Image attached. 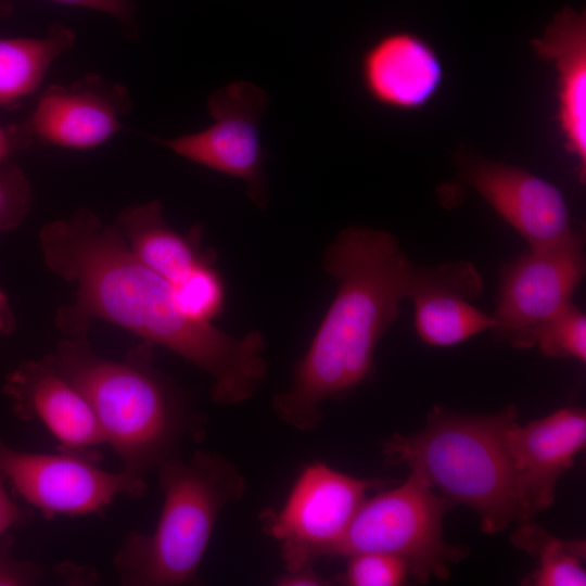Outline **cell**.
<instances>
[{
    "instance_id": "cell-1",
    "label": "cell",
    "mask_w": 586,
    "mask_h": 586,
    "mask_svg": "<svg viewBox=\"0 0 586 586\" xmlns=\"http://www.w3.org/2000/svg\"><path fill=\"white\" fill-rule=\"evenodd\" d=\"M39 243L48 268L75 289L74 303L55 317L67 337H84L93 319L126 329L207 373L211 398L221 406L251 399L265 381L264 335L234 336L187 316L175 286L136 256L116 225L82 207L47 222Z\"/></svg>"
},
{
    "instance_id": "cell-2",
    "label": "cell",
    "mask_w": 586,
    "mask_h": 586,
    "mask_svg": "<svg viewBox=\"0 0 586 586\" xmlns=\"http://www.w3.org/2000/svg\"><path fill=\"white\" fill-rule=\"evenodd\" d=\"M323 267L337 291L308 349L296 362L290 387L272 399L284 423L309 432L322 420V404L352 391L370 373L374 351L410 298L417 266L397 239L352 226L327 249Z\"/></svg>"
},
{
    "instance_id": "cell-3",
    "label": "cell",
    "mask_w": 586,
    "mask_h": 586,
    "mask_svg": "<svg viewBox=\"0 0 586 586\" xmlns=\"http://www.w3.org/2000/svg\"><path fill=\"white\" fill-rule=\"evenodd\" d=\"M152 348L143 342L113 360L93 352L85 337H67L52 354L59 371L86 397L123 471L139 479L177 456L184 440L202 434L186 394L154 367Z\"/></svg>"
},
{
    "instance_id": "cell-4",
    "label": "cell",
    "mask_w": 586,
    "mask_h": 586,
    "mask_svg": "<svg viewBox=\"0 0 586 586\" xmlns=\"http://www.w3.org/2000/svg\"><path fill=\"white\" fill-rule=\"evenodd\" d=\"M509 406L488 416L460 415L434 408L416 434H393L382 445L386 460L405 463L450 507L476 512L487 534L521 522V512L505 433L518 420Z\"/></svg>"
},
{
    "instance_id": "cell-5",
    "label": "cell",
    "mask_w": 586,
    "mask_h": 586,
    "mask_svg": "<svg viewBox=\"0 0 586 586\" xmlns=\"http://www.w3.org/2000/svg\"><path fill=\"white\" fill-rule=\"evenodd\" d=\"M155 470L164 498L156 527L130 533L114 566L127 586L192 584L220 513L244 495L246 480L232 461L205 450Z\"/></svg>"
},
{
    "instance_id": "cell-6",
    "label": "cell",
    "mask_w": 586,
    "mask_h": 586,
    "mask_svg": "<svg viewBox=\"0 0 586 586\" xmlns=\"http://www.w3.org/2000/svg\"><path fill=\"white\" fill-rule=\"evenodd\" d=\"M450 508L416 472L400 485L367 497L328 558L379 552L402 559L409 576L419 583L447 579L450 564L469 553L449 545L443 518Z\"/></svg>"
},
{
    "instance_id": "cell-7",
    "label": "cell",
    "mask_w": 586,
    "mask_h": 586,
    "mask_svg": "<svg viewBox=\"0 0 586 586\" xmlns=\"http://www.w3.org/2000/svg\"><path fill=\"white\" fill-rule=\"evenodd\" d=\"M314 461L300 472L283 506L265 511L263 527L279 545L285 571L329 557L368 493L387 484Z\"/></svg>"
},
{
    "instance_id": "cell-8",
    "label": "cell",
    "mask_w": 586,
    "mask_h": 586,
    "mask_svg": "<svg viewBox=\"0 0 586 586\" xmlns=\"http://www.w3.org/2000/svg\"><path fill=\"white\" fill-rule=\"evenodd\" d=\"M0 474L46 519L97 513L116 496L141 497L144 479L109 472L88 451L28 453L0 438Z\"/></svg>"
},
{
    "instance_id": "cell-9",
    "label": "cell",
    "mask_w": 586,
    "mask_h": 586,
    "mask_svg": "<svg viewBox=\"0 0 586 586\" xmlns=\"http://www.w3.org/2000/svg\"><path fill=\"white\" fill-rule=\"evenodd\" d=\"M268 105L267 93L249 81H234L207 99L209 127L170 139L153 140L177 155L243 180L249 199L265 209L268 202L259 122Z\"/></svg>"
},
{
    "instance_id": "cell-10",
    "label": "cell",
    "mask_w": 586,
    "mask_h": 586,
    "mask_svg": "<svg viewBox=\"0 0 586 586\" xmlns=\"http://www.w3.org/2000/svg\"><path fill=\"white\" fill-rule=\"evenodd\" d=\"M513 260L501 275L494 332L513 346H534L537 328L571 303L585 275L584 241L572 229Z\"/></svg>"
},
{
    "instance_id": "cell-11",
    "label": "cell",
    "mask_w": 586,
    "mask_h": 586,
    "mask_svg": "<svg viewBox=\"0 0 586 586\" xmlns=\"http://www.w3.org/2000/svg\"><path fill=\"white\" fill-rule=\"evenodd\" d=\"M132 107L126 86L88 73L69 85L47 87L22 124L33 142L88 150L119 132Z\"/></svg>"
},
{
    "instance_id": "cell-12",
    "label": "cell",
    "mask_w": 586,
    "mask_h": 586,
    "mask_svg": "<svg viewBox=\"0 0 586 586\" xmlns=\"http://www.w3.org/2000/svg\"><path fill=\"white\" fill-rule=\"evenodd\" d=\"M505 437L521 522L530 521L553 504L559 479L585 448L586 413L566 407L524 425L515 420Z\"/></svg>"
},
{
    "instance_id": "cell-13",
    "label": "cell",
    "mask_w": 586,
    "mask_h": 586,
    "mask_svg": "<svg viewBox=\"0 0 586 586\" xmlns=\"http://www.w3.org/2000/svg\"><path fill=\"white\" fill-rule=\"evenodd\" d=\"M3 392L13 411L38 420L61 450L88 451L105 444L98 420L81 392L58 369L52 354L22 362L8 377Z\"/></svg>"
},
{
    "instance_id": "cell-14",
    "label": "cell",
    "mask_w": 586,
    "mask_h": 586,
    "mask_svg": "<svg viewBox=\"0 0 586 586\" xmlns=\"http://www.w3.org/2000/svg\"><path fill=\"white\" fill-rule=\"evenodd\" d=\"M358 72L369 99L398 112L426 106L444 81L434 47L409 30H392L373 40L360 56Z\"/></svg>"
},
{
    "instance_id": "cell-15",
    "label": "cell",
    "mask_w": 586,
    "mask_h": 586,
    "mask_svg": "<svg viewBox=\"0 0 586 586\" xmlns=\"http://www.w3.org/2000/svg\"><path fill=\"white\" fill-rule=\"evenodd\" d=\"M464 179L530 247L551 243L571 230L562 192L521 167L476 158L467 164Z\"/></svg>"
},
{
    "instance_id": "cell-16",
    "label": "cell",
    "mask_w": 586,
    "mask_h": 586,
    "mask_svg": "<svg viewBox=\"0 0 586 586\" xmlns=\"http://www.w3.org/2000/svg\"><path fill=\"white\" fill-rule=\"evenodd\" d=\"M482 290L481 275L468 262L418 267L410 298L420 339L431 346H454L482 331L493 330L496 324L493 315L468 302Z\"/></svg>"
},
{
    "instance_id": "cell-17",
    "label": "cell",
    "mask_w": 586,
    "mask_h": 586,
    "mask_svg": "<svg viewBox=\"0 0 586 586\" xmlns=\"http://www.w3.org/2000/svg\"><path fill=\"white\" fill-rule=\"evenodd\" d=\"M536 55L551 63L557 79V122L565 150L586 173V14L563 7L542 36L531 41Z\"/></svg>"
},
{
    "instance_id": "cell-18",
    "label": "cell",
    "mask_w": 586,
    "mask_h": 586,
    "mask_svg": "<svg viewBox=\"0 0 586 586\" xmlns=\"http://www.w3.org/2000/svg\"><path fill=\"white\" fill-rule=\"evenodd\" d=\"M115 225L136 256L173 285L202 263L216 258L214 251L202 249L201 227L194 226L188 234L175 231L165 221L157 200L124 208Z\"/></svg>"
},
{
    "instance_id": "cell-19",
    "label": "cell",
    "mask_w": 586,
    "mask_h": 586,
    "mask_svg": "<svg viewBox=\"0 0 586 586\" xmlns=\"http://www.w3.org/2000/svg\"><path fill=\"white\" fill-rule=\"evenodd\" d=\"M75 31L53 23L42 37H0V106L14 110L44 80L75 43Z\"/></svg>"
},
{
    "instance_id": "cell-20",
    "label": "cell",
    "mask_w": 586,
    "mask_h": 586,
    "mask_svg": "<svg viewBox=\"0 0 586 586\" xmlns=\"http://www.w3.org/2000/svg\"><path fill=\"white\" fill-rule=\"evenodd\" d=\"M514 546L538 559L537 569L524 581L532 586H585V540L561 539L543 527L521 522L511 536Z\"/></svg>"
},
{
    "instance_id": "cell-21",
    "label": "cell",
    "mask_w": 586,
    "mask_h": 586,
    "mask_svg": "<svg viewBox=\"0 0 586 586\" xmlns=\"http://www.w3.org/2000/svg\"><path fill=\"white\" fill-rule=\"evenodd\" d=\"M534 346L549 357L586 360V317L569 303L542 323L534 335Z\"/></svg>"
},
{
    "instance_id": "cell-22",
    "label": "cell",
    "mask_w": 586,
    "mask_h": 586,
    "mask_svg": "<svg viewBox=\"0 0 586 586\" xmlns=\"http://www.w3.org/2000/svg\"><path fill=\"white\" fill-rule=\"evenodd\" d=\"M209 259L196 267L181 283L175 286L180 309L190 318L213 322L225 305V284Z\"/></svg>"
},
{
    "instance_id": "cell-23",
    "label": "cell",
    "mask_w": 586,
    "mask_h": 586,
    "mask_svg": "<svg viewBox=\"0 0 586 586\" xmlns=\"http://www.w3.org/2000/svg\"><path fill=\"white\" fill-rule=\"evenodd\" d=\"M342 582L349 586H399L409 576L406 563L394 556L361 552L346 558Z\"/></svg>"
},
{
    "instance_id": "cell-24",
    "label": "cell",
    "mask_w": 586,
    "mask_h": 586,
    "mask_svg": "<svg viewBox=\"0 0 586 586\" xmlns=\"http://www.w3.org/2000/svg\"><path fill=\"white\" fill-rule=\"evenodd\" d=\"M31 201L29 180L11 162L0 166V231L18 226Z\"/></svg>"
},
{
    "instance_id": "cell-25",
    "label": "cell",
    "mask_w": 586,
    "mask_h": 586,
    "mask_svg": "<svg viewBox=\"0 0 586 586\" xmlns=\"http://www.w3.org/2000/svg\"><path fill=\"white\" fill-rule=\"evenodd\" d=\"M53 2L92 9L114 16L122 25L127 39L137 40L139 23L133 0H50ZM14 0H0V16L13 11Z\"/></svg>"
},
{
    "instance_id": "cell-26",
    "label": "cell",
    "mask_w": 586,
    "mask_h": 586,
    "mask_svg": "<svg viewBox=\"0 0 586 586\" xmlns=\"http://www.w3.org/2000/svg\"><path fill=\"white\" fill-rule=\"evenodd\" d=\"M33 143L23 124L0 126V166L10 162L12 155L18 149H24Z\"/></svg>"
},
{
    "instance_id": "cell-27",
    "label": "cell",
    "mask_w": 586,
    "mask_h": 586,
    "mask_svg": "<svg viewBox=\"0 0 586 586\" xmlns=\"http://www.w3.org/2000/svg\"><path fill=\"white\" fill-rule=\"evenodd\" d=\"M278 586H326L329 581L321 576L313 566L285 571L275 579Z\"/></svg>"
},
{
    "instance_id": "cell-28",
    "label": "cell",
    "mask_w": 586,
    "mask_h": 586,
    "mask_svg": "<svg viewBox=\"0 0 586 586\" xmlns=\"http://www.w3.org/2000/svg\"><path fill=\"white\" fill-rule=\"evenodd\" d=\"M0 474V537L24 519L23 510L11 499Z\"/></svg>"
},
{
    "instance_id": "cell-29",
    "label": "cell",
    "mask_w": 586,
    "mask_h": 586,
    "mask_svg": "<svg viewBox=\"0 0 586 586\" xmlns=\"http://www.w3.org/2000/svg\"><path fill=\"white\" fill-rule=\"evenodd\" d=\"M13 328V316L5 294L0 290V334Z\"/></svg>"
}]
</instances>
